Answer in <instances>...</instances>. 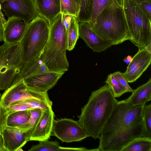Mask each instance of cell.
I'll use <instances>...</instances> for the list:
<instances>
[{
    "label": "cell",
    "mask_w": 151,
    "mask_h": 151,
    "mask_svg": "<svg viewBox=\"0 0 151 151\" xmlns=\"http://www.w3.org/2000/svg\"><path fill=\"white\" fill-rule=\"evenodd\" d=\"M151 19V0H133Z\"/></svg>",
    "instance_id": "32"
},
{
    "label": "cell",
    "mask_w": 151,
    "mask_h": 151,
    "mask_svg": "<svg viewBox=\"0 0 151 151\" xmlns=\"http://www.w3.org/2000/svg\"><path fill=\"white\" fill-rule=\"evenodd\" d=\"M90 24L99 36L112 45L131 40L123 6L119 5L114 0Z\"/></svg>",
    "instance_id": "3"
},
{
    "label": "cell",
    "mask_w": 151,
    "mask_h": 151,
    "mask_svg": "<svg viewBox=\"0 0 151 151\" xmlns=\"http://www.w3.org/2000/svg\"><path fill=\"white\" fill-rule=\"evenodd\" d=\"M132 59V57L131 56L128 55L124 59V61L127 64H129Z\"/></svg>",
    "instance_id": "39"
},
{
    "label": "cell",
    "mask_w": 151,
    "mask_h": 151,
    "mask_svg": "<svg viewBox=\"0 0 151 151\" xmlns=\"http://www.w3.org/2000/svg\"><path fill=\"white\" fill-rule=\"evenodd\" d=\"M39 15L50 24L61 13L60 0H35Z\"/></svg>",
    "instance_id": "17"
},
{
    "label": "cell",
    "mask_w": 151,
    "mask_h": 151,
    "mask_svg": "<svg viewBox=\"0 0 151 151\" xmlns=\"http://www.w3.org/2000/svg\"><path fill=\"white\" fill-rule=\"evenodd\" d=\"M0 6L7 19L17 17L27 24L39 15L35 0H0Z\"/></svg>",
    "instance_id": "10"
},
{
    "label": "cell",
    "mask_w": 151,
    "mask_h": 151,
    "mask_svg": "<svg viewBox=\"0 0 151 151\" xmlns=\"http://www.w3.org/2000/svg\"><path fill=\"white\" fill-rule=\"evenodd\" d=\"M51 135L67 143L80 141L90 137L78 121L66 118L54 119Z\"/></svg>",
    "instance_id": "8"
},
{
    "label": "cell",
    "mask_w": 151,
    "mask_h": 151,
    "mask_svg": "<svg viewBox=\"0 0 151 151\" xmlns=\"http://www.w3.org/2000/svg\"><path fill=\"white\" fill-rule=\"evenodd\" d=\"M144 105L132 106L127 99L117 101L98 138L99 151H121L134 138L145 136L142 122Z\"/></svg>",
    "instance_id": "1"
},
{
    "label": "cell",
    "mask_w": 151,
    "mask_h": 151,
    "mask_svg": "<svg viewBox=\"0 0 151 151\" xmlns=\"http://www.w3.org/2000/svg\"><path fill=\"white\" fill-rule=\"evenodd\" d=\"M114 0H93L90 24L93 23L97 16L105 8L110 6Z\"/></svg>",
    "instance_id": "26"
},
{
    "label": "cell",
    "mask_w": 151,
    "mask_h": 151,
    "mask_svg": "<svg viewBox=\"0 0 151 151\" xmlns=\"http://www.w3.org/2000/svg\"><path fill=\"white\" fill-rule=\"evenodd\" d=\"M142 122L145 136L151 137V104H145Z\"/></svg>",
    "instance_id": "29"
},
{
    "label": "cell",
    "mask_w": 151,
    "mask_h": 151,
    "mask_svg": "<svg viewBox=\"0 0 151 151\" xmlns=\"http://www.w3.org/2000/svg\"><path fill=\"white\" fill-rule=\"evenodd\" d=\"M119 5L123 6V0H114Z\"/></svg>",
    "instance_id": "41"
},
{
    "label": "cell",
    "mask_w": 151,
    "mask_h": 151,
    "mask_svg": "<svg viewBox=\"0 0 151 151\" xmlns=\"http://www.w3.org/2000/svg\"><path fill=\"white\" fill-rule=\"evenodd\" d=\"M44 110L37 109H30L31 115L29 119L20 129L25 133L28 141L33 131L40 120Z\"/></svg>",
    "instance_id": "23"
},
{
    "label": "cell",
    "mask_w": 151,
    "mask_h": 151,
    "mask_svg": "<svg viewBox=\"0 0 151 151\" xmlns=\"http://www.w3.org/2000/svg\"><path fill=\"white\" fill-rule=\"evenodd\" d=\"M4 23L0 18V42L3 41V30Z\"/></svg>",
    "instance_id": "37"
},
{
    "label": "cell",
    "mask_w": 151,
    "mask_h": 151,
    "mask_svg": "<svg viewBox=\"0 0 151 151\" xmlns=\"http://www.w3.org/2000/svg\"><path fill=\"white\" fill-rule=\"evenodd\" d=\"M23 66L20 42L0 46V90L12 85Z\"/></svg>",
    "instance_id": "7"
},
{
    "label": "cell",
    "mask_w": 151,
    "mask_h": 151,
    "mask_svg": "<svg viewBox=\"0 0 151 151\" xmlns=\"http://www.w3.org/2000/svg\"><path fill=\"white\" fill-rule=\"evenodd\" d=\"M144 48L148 52L151 53V42L147 45Z\"/></svg>",
    "instance_id": "40"
},
{
    "label": "cell",
    "mask_w": 151,
    "mask_h": 151,
    "mask_svg": "<svg viewBox=\"0 0 151 151\" xmlns=\"http://www.w3.org/2000/svg\"><path fill=\"white\" fill-rule=\"evenodd\" d=\"M0 97H1V95H0Z\"/></svg>",
    "instance_id": "44"
},
{
    "label": "cell",
    "mask_w": 151,
    "mask_h": 151,
    "mask_svg": "<svg viewBox=\"0 0 151 151\" xmlns=\"http://www.w3.org/2000/svg\"><path fill=\"white\" fill-rule=\"evenodd\" d=\"M49 25V38L40 58L49 72L64 74L69 65L66 52V31L62 14L60 13Z\"/></svg>",
    "instance_id": "4"
},
{
    "label": "cell",
    "mask_w": 151,
    "mask_h": 151,
    "mask_svg": "<svg viewBox=\"0 0 151 151\" xmlns=\"http://www.w3.org/2000/svg\"><path fill=\"white\" fill-rule=\"evenodd\" d=\"M28 99H37L52 106V102L50 100L47 92H38L29 89L24 80L6 90L0 101L2 105L6 108L16 102Z\"/></svg>",
    "instance_id": "9"
},
{
    "label": "cell",
    "mask_w": 151,
    "mask_h": 151,
    "mask_svg": "<svg viewBox=\"0 0 151 151\" xmlns=\"http://www.w3.org/2000/svg\"><path fill=\"white\" fill-rule=\"evenodd\" d=\"M105 82L110 88L115 98L119 97L127 92V90L120 84L111 73L108 75Z\"/></svg>",
    "instance_id": "25"
},
{
    "label": "cell",
    "mask_w": 151,
    "mask_h": 151,
    "mask_svg": "<svg viewBox=\"0 0 151 151\" xmlns=\"http://www.w3.org/2000/svg\"><path fill=\"white\" fill-rule=\"evenodd\" d=\"M61 13L70 14L77 18L80 10V7L74 0H60Z\"/></svg>",
    "instance_id": "28"
},
{
    "label": "cell",
    "mask_w": 151,
    "mask_h": 151,
    "mask_svg": "<svg viewBox=\"0 0 151 151\" xmlns=\"http://www.w3.org/2000/svg\"><path fill=\"white\" fill-rule=\"evenodd\" d=\"M111 74L120 84L127 90V92H132L133 91V90L129 85L124 73L118 71Z\"/></svg>",
    "instance_id": "31"
},
{
    "label": "cell",
    "mask_w": 151,
    "mask_h": 151,
    "mask_svg": "<svg viewBox=\"0 0 151 151\" xmlns=\"http://www.w3.org/2000/svg\"><path fill=\"white\" fill-rule=\"evenodd\" d=\"M62 15L63 24L66 31L70 24L71 18L73 16L70 14H62Z\"/></svg>",
    "instance_id": "35"
},
{
    "label": "cell",
    "mask_w": 151,
    "mask_h": 151,
    "mask_svg": "<svg viewBox=\"0 0 151 151\" xmlns=\"http://www.w3.org/2000/svg\"><path fill=\"white\" fill-rule=\"evenodd\" d=\"M93 151V149L89 150L84 147L73 148V147H66L60 146L58 151Z\"/></svg>",
    "instance_id": "36"
},
{
    "label": "cell",
    "mask_w": 151,
    "mask_h": 151,
    "mask_svg": "<svg viewBox=\"0 0 151 151\" xmlns=\"http://www.w3.org/2000/svg\"><path fill=\"white\" fill-rule=\"evenodd\" d=\"M127 100L132 106L144 105L151 100V78L146 83L133 90Z\"/></svg>",
    "instance_id": "19"
},
{
    "label": "cell",
    "mask_w": 151,
    "mask_h": 151,
    "mask_svg": "<svg viewBox=\"0 0 151 151\" xmlns=\"http://www.w3.org/2000/svg\"><path fill=\"white\" fill-rule=\"evenodd\" d=\"M13 104H22L27 106L32 109H37L42 110L52 109V106L45 102L34 99H27Z\"/></svg>",
    "instance_id": "30"
},
{
    "label": "cell",
    "mask_w": 151,
    "mask_h": 151,
    "mask_svg": "<svg viewBox=\"0 0 151 151\" xmlns=\"http://www.w3.org/2000/svg\"><path fill=\"white\" fill-rule=\"evenodd\" d=\"M79 37L86 45L94 52H100L112 45L99 36L92 28L88 22H78Z\"/></svg>",
    "instance_id": "12"
},
{
    "label": "cell",
    "mask_w": 151,
    "mask_h": 151,
    "mask_svg": "<svg viewBox=\"0 0 151 151\" xmlns=\"http://www.w3.org/2000/svg\"><path fill=\"white\" fill-rule=\"evenodd\" d=\"M123 7L130 41L139 49L144 48L151 42V19L133 0H123Z\"/></svg>",
    "instance_id": "6"
},
{
    "label": "cell",
    "mask_w": 151,
    "mask_h": 151,
    "mask_svg": "<svg viewBox=\"0 0 151 151\" xmlns=\"http://www.w3.org/2000/svg\"><path fill=\"white\" fill-rule=\"evenodd\" d=\"M55 114L52 109L44 110L41 117L29 139V141H44L51 136Z\"/></svg>",
    "instance_id": "15"
},
{
    "label": "cell",
    "mask_w": 151,
    "mask_h": 151,
    "mask_svg": "<svg viewBox=\"0 0 151 151\" xmlns=\"http://www.w3.org/2000/svg\"><path fill=\"white\" fill-rule=\"evenodd\" d=\"M79 37L78 22L77 18L73 16L71 18L69 26L66 31V50L70 51L73 49Z\"/></svg>",
    "instance_id": "21"
},
{
    "label": "cell",
    "mask_w": 151,
    "mask_h": 151,
    "mask_svg": "<svg viewBox=\"0 0 151 151\" xmlns=\"http://www.w3.org/2000/svg\"><path fill=\"white\" fill-rule=\"evenodd\" d=\"M121 151H151V137H136L124 146Z\"/></svg>",
    "instance_id": "20"
},
{
    "label": "cell",
    "mask_w": 151,
    "mask_h": 151,
    "mask_svg": "<svg viewBox=\"0 0 151 151\" xmlns=\"http://www.w3.org/2000/svg\"><path fill=\"white\" fill-rule=\"evenodd\" d=\"M50 25L38 15L29 22L20 42L23 66L40 56L48 41Z\"/></svg>",
    "instance_id": "5"
},
{
    "label": "cell",
    "mask_w": 151,
    "mask_h": 151,
    "mask_svg": "<svg viewBox=\"0 0 151 151\" xmlns=\"http://www.w3.org/2000/svg\"><path fill=\"white\" fill-rule=\"evenodd\" d=\"M0 151H6L4 145L3 137L1 134L0 133Z\"/></svg>",
    "instance_id": "38"
},
{
    "label": "cell",
    "mask_w": 151,
    "mask_h": 151,
    "mask_svg": "<svg viewBox=\"0 0 151 151\" xmlns=\"http://www.w3.org/2000/svg\"><path fill=\"white\" fill-rule=\"evenodd\" d=\"M37 145L32 146L28 151H58L59 143L57 141H51L47 140L39 141Z\"/></svg>",
    "instance_id": "27"
},
{
    "label": "cell",
    "mask_w": 151,
    "mask_h": 151,
    "mask_svg": "<svg viewBox=\"0 0 151 151\" xmlns=\"http://www.w3.org/2000/svg\"><path fill=\"white\" fill-rule=\"evenodd\" d=\"M17 151H23V150L22 149V148H20L17 150Z\"/></svg>",
    "instance_id": "43"
},
{
    "label": "cell",
    "mask_w": 151,
    "mask_h": 151,
    "mask_svg": "<svg viewBox=\"0 0 151 151\" xmlns=\"http://www.w3.org/2000/svg\"><path fill=\"white\" fill-rule=\"evenodd\" d=\"M9 114L16 112L30 110L32 109L24 105L13 104L6 108Z\"/></svg>",
    "instance_id": "34"
},
{
    "label": "cell",
    "mask_w": 151,
    "mask_h": 151,
    "mask_svg": "<svg viewBox=\"0 0 151 151\" xmlns=\"http://www.w3.org/2000/svg\"><path fill=\"white\" fill-rule=\"evenodd\" d=\"M48 72L47 67L40 59L39 56L23 66L12 85L30 76Z\"/></svg>",
    "instance_id": "18"
},
{
    "label": "cell",
    "mask_w": 151,
    "mask_h": 151,
    "mask_svg": "<svg viewBox=\"0 0 151 151\" xmlns=\"http://www.w3.org/2000/svg\"><path fill=\"white\" fill-rule=\"evenodd\" d=\"M9 115L6 108L1 104L0 101V133L1 134L7 126V120Z\"/></svg>",
    "instance_id": "33"
},
{
    "label": "cell",
    "mask_w": 151,
    "mask_h": 151,
    "mask_svg": "<svg viewBox=\"0 0 151 151\" xmlns=\"http://www.w3.org/2000/svg\"><path fill=\"white\" fill-rule=\"evenodd\" d=\"M93 0H81L79 11L77 17L78 22H89L92 8Z\"/></svg>",
    "instance_id": "24"
},
{
    "label": "cell",
    "mask_w": 151,
    "mask_h": 151,
    "mask_svg": "<svg viewBox=\"0 0 151 151\" xmlns=\"http://www.w3.org/2000/svg\"><path fill=\"white\" fill-rule=\"evenodd\" d=\"M63 74L48 72L31 76L23 80L29 89L38 92L46 93L55 85Z\"/></svg>",
    "instance_id": "13"
},
{
    "label": "cell",
    "mask_w": 151,
    "mask_h": 151,
    "mask_svg": "<svg viewBox=\"0 0 151 151\" xmlns=\"http://www.w3.org/2000/svg\"><path fill=\"white\" fill-rule=\"evenodd\" d=\"M30 115V110L11 114L7 117V126L20 129L28 121Z\"/></svg>",
    "instance_id": "22"
},
{
    "label": "cell",
    "mask_w": 151,
    "mask_h": 151,
    "mask_svg": "<svg viewBox=\"0 0 151 151\" xmlns=\"http://www.w3.org/2000/svg\"><path fill=\"white\" fill-rule=\"evenodd\" d=\"M151 62V53L144 48H139L124 73L127 82L133 83L136 81L147 69Z\"/></svg>",
    "instance_id": "11"
},
{
    "label": "cell",
    "mask_w": 151,
    "mask_h": 151,
    "mask_svg": "<svg viewBox=\"0 0 151 151\" xmlns=\"http://www.w3.org/2000/svg\"><path fill=\"white\" fill-rule=\"evenodd\" d=\"M74 1L80 8L81 5V0H74Z\"/></svg>",
    "instance_id": "42"
},
{
    "label": "cell",
    "mask_w": 151,
    "mask_h": 151,
    "mask_svg": "<svg viewBox=\"0 0 151 151\" xmlns=\"http://www.w3.org/2000/svg\"><path fill=\"white\" fill-rule=\"evenodd\" d=\"M117 100L107 84L91 92L87 103L78 116V122L90 137L98 138L111 116Z\"/></svg>",
    "instance_id": "2"
},
{
    "label": "cell",
    "mask_w": 151,
    "mask_h": 151,
    "mask_svg": "<svg viewBox=\"0 0 151 151\" xmlns=\"http://www.w3.org/2000/svg\"><path fill=\"white\" fill-rule=\"evenodd\" d=\"M27 24L17 17H13L8 19L3 24V41L9 44L20 42Z\"/></svg>",
    "instance_id": "14"
},
{
    "label": "cell",
    "mask_w": 151,
    "mask_h": 151,
    "mask_svg": "<svg viewBox=\"0 0 151 151\" xmlns=\"http://www.w3.org/2000/svg\"><path fill=\"white\" fill-rule=\"evenodd\" d=\"M2 134L6 151H17L28 142L25 133L17 128L7 126Z\"/></svg>",
    "instance_id": "16"
}]
</instances>
